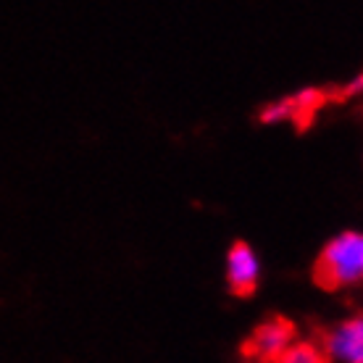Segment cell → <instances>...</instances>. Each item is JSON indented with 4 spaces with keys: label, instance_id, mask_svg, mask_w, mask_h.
<instances>
[{
    "label": "cell",
    "instance_id": "3",
    "mask_svg": "<svg viewBox=\"0 0 363 363\" xmlns=\"http://www.w3.org/2000/svg\"><path fill=\"white\" fill-rule=\"evenodd\" d=\"M321 347L329 363H363V313L335 324L324 335Z\"/></svg>",
    "mask_w": 363,
    "mask_h": 363
},
{
    "label": "cell",
    "instance_id": "1",
    "mask_svg": "<svg viewBox=\"0 0 363 363\" xmlns=\"http://www.w3.org/2000/svg\"><path fill=\"white\" fill-rule=\"evenodd\" d=\"M313 279L324 290H345L363 281V232L345 229L318 253Z\"/></svg>",
    "mask_w": 363,
    "mask_h": 363
},
{
    "label": "cell",
    "instance_id": "8",
    "mask_svg": "<svg viewBox=\"0 0 363 363\" xmlns=\"http://www.w3.org/2000/svg\"><path fill=\"white\" fill-rule=\"evenodd\" d=\"M358 92H363V74L361 77H355L353 82L345 87V95H358Z\"/></svg>",
    "mask_w": 363,
    "mask_h": 363
},
{
    "label": "cell",
    "instance_id": "4",
    "mask_svg": "<svg viewBox=\"0 0 363 363\" xmlns=\"http://www.w3.org/2000/svg\"><path fill=\"white\" fill-rule=\"evenodd\" d=\"M261 281V258L247 242H235L227 253V284L229 292L250 298Z\"/></svg>",
    "mask_w": 363,
    "mask_h": 363
},
{
    "label": "cell",
    "instance_id": "2",
    "mask_svg": "<svg viewBox=\"0 0 363 363\" xmlns=\"http://www.w3.org/2000/svg\"><path fill=\"white\" fill-rule=\"evenodd\" d=\"M292 342H295V324L281 316H269L250 332L242 353L255 363H274Z\"/></svg>",
    "mask_w": 363,
    "mask_h": 363
},
{
    "label": "cell",
    "instance_id": "5",
    "mask_svg": "<svg viewBox=\"0 0 363 363\" xmlns=\"http://www.w3.org/2000/svg\"><path fill=\"white\" fill-rule=\"evenodd\" d=\"M274 363H329L321 342L313 340H295Z\"/></svg>",
    "mask_w": 363,
    "mask_h": 363
},
{
    "label": "cell",
    "instance_id": "6",
    "mask_svg": "<svg viewBox=\"0 0 363 363\" xmlns=\"http://www.w3.org/2000/svg\"><path fill=\"white\" fill-rule=\"evenodd\" d=\"M295 118H298V111H295L290 98L274 100V103H269L261 111V121L264 124H287V121H295Z\"/></svg>",
    "mask_w": 363,
    "mask_h": 363
},
{
    "label": "cell",
    "instance_id": "7",
    "mask_svg": "<svg viewBox=\"0 0 363 363\" xmlns=\"http://www.w3.org/2000/svg\"><path fill=\"white\" fill-rule=\"evenodd\" d=\"M292 106H295V111H298V118L300 116H313L321 106H324V100H327V95L321 90H313V87H308V90H300L298 95H292Z\"/></svg>",
    "mask_w": 363,
    "mask_h": 363
}]
</instances>
